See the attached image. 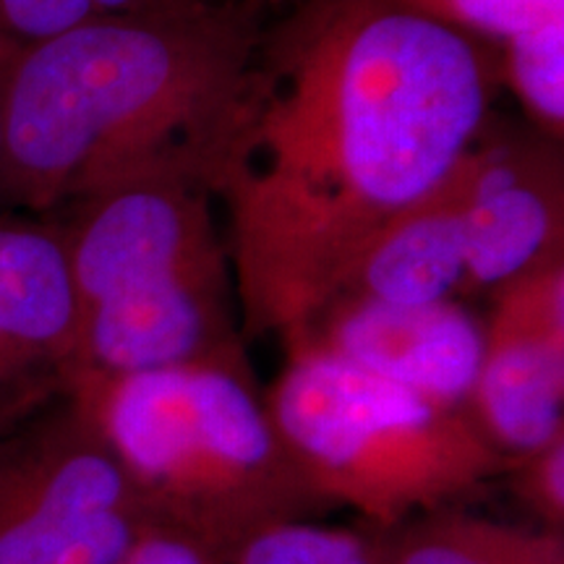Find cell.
<instances>
[{
  "instance_id": "cell-1",
  "label": "cell",
  "mask_w": 564,
  "mask_h": 564,
  "mask_svg": "<svg viewBox=\"0 0 564 564\" xmlns=\"http://www.w3.org/2000/svg\"><path fill=\"white\" fill-rule=\"evenodd\" d=\"M494 45L390 0H299L267 21L215 202L243 337L288 335L481 137Z\"/></svg>"
},
{
  "instance_id": "cell-2",
  "label": "cell",
  "mask_w": 564,
  "mask_h": 564,
  "mask_svg": "<svg viewBox=\"0 0 564 564\" xmlns=\"http://www.w3.org/2000/svg\"><path fill=\"white\" fill-rule=\"evenodd\" d=\"M272 9L199 0L68 32L0 91V215L51 217L116 183L215 181Z\"/></svg>"
},
{
  "instance_id": "cell-3",
  "label": "cell",
  "mask_w": 564,
  "mask_h": 564,
  "mask_svg": "<svg viewBox=\"0 0 564 564\" xmlns=\"http://www.w3.org/2000/svg\"><path fill=\"white\" fill-rule=\"evenodd\" d=\"M97 423L152 525L228 562L253 535L319 514L249 361L144 373H76L68 387Z\"/></svg>"
},
{
  "instance_id": "cell-4",
  "label": "cell",
  "mask_w": 564,
  "mask_h": 564,
  "mask_svg": "<svg viewBox=\"0 0 564 564\" xmlns=\"http://www.w3.org/2000/svg\"><path fill=\"white\" fill-rule=\"evenodd\" d=\"M47 220L66 249L82 371L121 377L249 361L228 243L204 183L123 181Z\"/></svg>"
},
{
  "instance_id": "cell-5",
  "label": "cell",
  "mask_w": 564,
  "mask_h": 564,
  "mask_svg": "<svg viewBox=\"0 0 564 564\" xmlns=\"http://www.w3.org/2000/svg\"><path fill=\"white\" fill-rule=\"evenodd\" d=\"M264 403L319 502L348 507L373 531L457 507L518 463L468 405L314 350H285Z\"/></svg>"
},
{
  "instance_id": "cell-6",
  "label": "cell",
  "mask_w": 564,
  "mask_h": 564,
  "mask_svg": "<svg viewBox=\"0 0 564 564\" xmlns=\"http://www.w3.org/2000/svg\"><path fill=\"white\" fill-rule=\"evenodd\" d=\"M150 528L74 392L0 426V564H118Z\"/></svg>"
},
{
  "instance_id": "cell-7",
  "label": "cell",
  "mask_w": 564,
  "mask_h": 564,
  "mask_svg": "<svg viewBox=\"0 0 564 564\" xmlns=\"http://www.w3.org/2000/svg\"><path fill=\"white\" fill-rule=\"evenodd\" d=\"M465 253V303L564 259L562 141L491 112L449 173Z\"/></svg>"
},
{
  "instance_id": "cell-8",
  "label": "cell",
  "mask_w": 564,
  "mask_h": 564,
  "mask_svg": "<svg viewBox=\"0 0 564 564\" xmlns=\"http://www.w3.org/2000/svg\"><path fill=\"white\" fill-rule=\"evenodd\" d=\"M486 301L470 411L494 447L520 460L564 434V259L505 282Z\"/></svg>"
},
{
  "instance_id": "cell-9",
  "label": "cell",
  "mask_w": 564,
  "mask_h": 564,
  "mask_svg": "<svg viewBox=\"0 0 564 564\" xmlns=\"http://www.w3.org/2000/svg\"><path fill=\"white\" fill-rule=\"evenodd\" d=\"M442 403L468 405L481 369L484 319L465 301L379 303L329 299L280 337Z\"/></svg>"
},
{
  "instance_id": "cell-10",
  "label": "cell",
  "mask_w": 564,
  "mask_h": 564,
  "mask_svg": "<svg viewBox=\"0 0 564 564\" xmlns=\"http://www.w3.org/2000/svg\"><path fill=\"white\" fill-rule=\"evenodd\" d=\"M79 319L61 228L0 215V426L68 392Z\"/></svg>"
},
{
  "instance_id": "cell-11",
  "label": "cell",
  "mask_w": 564,
  "mask_h": 564,
  "mask_svg": "<svg viewBox=\"0 0 564 564\" xmlns=\"http://www.w3.org/2000/svg\"><path fill=\"white\" fill-rule=\"evenodd\" d=\"M340 295L400 306L465 301V253L449 175L358 253L329 299Z\"/></svg>"
},
{
  "instance_id": "cell-12",
  "label": "cell",
  "mask_w": 564,
  "mask_h": 564,
  "mask_svg": "<svg viewBox=\"0 0 564 564\" xmlns=\"http://www.w3.org/2000/svg\"><path fill=\"white\" fill-rule=\"evenodd\" d=\"M373 535L382 564H564L562 533L481 518L460 507Z\"/></svg>"
},
{
  "instance_id": "cell-13",
  "label": "cell",
  "mask_w": 564,
  "mask_h": 564,
  "mask_svg": "<svg viewBox=\"0 0 564 564\" xmlns=\"http://www.w3.org/2000/svg\"><path fill=\"white\" fill-rule=\"evenodd\" d=\"M192 3L199 0H0V87L24 55L63 34Z\"/></svg>"
},
{
  "instance_id": "cell-14",
  "label": "cell",
  "mask_w": 564,
  "mask_h": 564,
  "mask_svg": "<svg viewBox=\"0 0 564 564\" xmlns=\"http://www.w3.org/2000/svg\"><path fill=\"white\" fill-rule=\"evenodd\" d=\"M499 79L512 89L525 123L564 141V19L502 42Z\"/></svg>"
},
{
  "instance_id": "cell-15",
  "label": "cell",
  "mask_w": 564,
  "mask_h": 564,
  "mask_svg": "<svg viewBox=\"0 0 564 564\" xmlns=\"http://www.w3.org/2000/svg\"><path fill=\"white\" fill-rule=\"evenodd\" d=\"M225 564H382L377 535L308 520L274 525L253 535Z\"/></svg>"
},
{
  "instance_id": "cell-16",
  "label": "cell",
  "mask_w": 564,
  "mask_h": 564,
  "mask_svg": "<svg viewBox=\"0 0 564 564\" xmlns=\"http://www.w3.org/2000/svg\"><path fill=\"white\" fill-rule=\"evenodd\" d=\"M394 6L499 47L549 21L564 19V0H390Z\"/></svg>"
},
{
  "instance_id": "cell-17",
  "label": "cell",
  "mask_w": 564,
  "mask_h": 564,
  "mask_svg": "<svg viewBox=\"0 0 564 564\" xmlns=\"http://www.w3.org/2000/svg\"><path fill=\"white\" fill-rule=\"evenodd\" d=\"M512 491L539 518L546 531L562 533L564 528V434L556 436L539 453L520 457L507 470Z\"/></svg>"
},
{
  "instance_id": "cell-18",
  "label": "cell",
  "mask_w": 564,
  "mask_h": 564,
  "mask_svg": "<svg viewBox=\"0 0 564 564\" xmlns=\"http://www.w3.org/2000/svg\"><path fill=\"white\" fill-rule=\"evenodd\" d=\"M118 564H225L183 535L152 525L139 535V541L121 556Z\"/></svg>"
},
{
  "instance_id": "cell-19",
  "label": "cell",
  "mask_w": 564,
  "mask_h": 564,
  "mask_svg": "<svg viewBox=\"0 0 564 564\" xmlns=\"http://www.w3.org/2000/svg\"><path fill=\"white\" fill-rule=\"evenodd\" d=\"M262 3L267 6V9H280L282 3H288V6H293V3H299V0H262Z\"/></svg>"
},
{
  "instance_id": "cell-20",
  "label": "cell",
  "mask_w": 564,
  "mask_h": 564,
  "mask_svg": "<svg viewBox=\"0 0 564 564\" xmlns=\"http://www.w3.org/2000/svg\"><path fill=\"white\" fill-rule=\"evenodd\" d=\"M0 91H3V87H0ZM0 141H3V118H0Z\"/></svg>"
}]
</instances>
